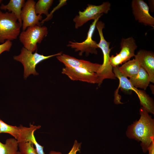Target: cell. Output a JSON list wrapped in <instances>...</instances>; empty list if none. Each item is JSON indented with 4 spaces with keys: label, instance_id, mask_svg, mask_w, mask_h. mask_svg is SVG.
I'll return each instance as SVG.
<instances>
[{
    "label": "cell",
    "instance_id": "cell-3",
    "mask_svg": "<svg viewBox=\"0 0 154 154\" xmlns=\"http://www.w3.org/2000/svg\"><path fill=\"white\" fill-rule=\"evenodd\" d=\"M62 52L57 54L45 56L40 54L37 52L34 53L23 47L20 54L13 57L14 60L20 62L24 67V77L27 78L30 75L32 74L37 75L38 73L36 70L37 65L41 62L54 56L60 55Z\"/></svg>",
    "mask_w": 154,
    "mask_h": 154
},
{
    "label": "cell",
    "instance_id": "cell-21",
    "mask_svg": "<svg viewBox=\"0 0 154 154\" xmlns=\"http://www.w3.org/2000/svg\"><path fill=\"white\" fill-rule=\"evenodd\" d=\"M31 142H22L18 143L19 151L21 154H37L36 149Z\"/></svg>",
    "mask_w": 154,
    "mask_h": 154
},
{
    "label": "cell",
    "instance_id": "cell-19",
    "mask_svg": "<svg viewBox=\"0 0 154 154\" xmlns=\"http://www.w3.org/2000/svg\"><path fill=\"white\" fill-rule=\"evenodd\" d=\"M18 143L15 138L6 139L5 144L0 141V154H21L18 151Z\"/></svg>",
    "mask_w": 154,
    "mask_h": 154
},
{
    "label": "cell",
    "instance_id": "cell-2",
    "mask_svg": "<svg viewBox=\"0 0 154 154\" xmlns=\"http://www.w3.org/2000/svg\"><path fill=\"white\" fill-rule=\"evenodd\" d=\"M105 25L104 23L102 21H98L96 25L100 37V41L98 44V46L99 48L102 50L103 55V64L97 72L99 78L98 86L102 84L105 79H116L113 72V67L110 61V52L112 49L109 48L110 42L106 41L103 34V29L105 27Z\"/></svg>",
    "mask_w": 154,
    "mask_h": 154
},
{
    "label": "cell",
    "instance_id": "cell-16",
    "mask_svg": "<svg viewBox=\"0 0 154 154\" xmlns=\"http://www.w3.org/2000/svg\"><path fill=\"white\" fill-rule=\"evenodd\" d=\"M134 87L145 90L150 82V78L147 72L140 66L137 74L129 79Z\"/></svg>",
    "mask_w": 154,
    "mask_h": 154
},
{
    "label": "cell",
    "instance_id": "cell-6",
    "mask_svg": "<svg viewBox=\"0 0 154 154\" xmlns=\"http://www.w3.org/2000/svg\"><path fill=\"white\" fill-rule=\"evenodd\" d=\"M48 33L45 26L35 25L29 27L19 35V40L24 47L33 52L37 49V43H40Z\"/></svg>",
    "mask_w": 154,
    "mask_h": 154
},
{
    "label": "cell",
    "instance_id": "cell-26",
    "mask_svg": "<svg viewBox=\"0 0 154 154\" xmlns=\"http://www.w3.org/2000/svg\"><path fill=\"white\" fill-rule=\"evenodd\" d=\"M49 154H62V153L60 152L51 151L50 152Z\"/></svg>",
    "mask_w": 154,
    "mask_h": 154
},
{
    "label": "cell",
    "instance_id": "cell-17",
    "mask_svg": "<svg viewBox=\"0 0 154 154\" xmlns=\"http://www.w3.org/2000/svg\"><path fill=\"white\" fill-rule=\"evenodd\" d=\"M25 2V0H10L7 5L1 4L0 9L5 11L7 10L8 12L14 13L17 18L18 22L22 26L21 13L22 9L24 6Z\"/></svg>",
    "mask_w": 154,
    "mask_h": 154
},
{
    "label": "cell",
    "instance_id": "cell-8",
    "mask_svg": "<svg viewBox=\"0 0 154 154\" xmlns=\"http://www.w3.org/2000/svg\"><path fill=\"white\" fill-rule=\"evenodd\" d=\"M40 127L30 124L29 127L22 125L17 127L8 125L0 119V132L1 133L9 134L17 140L18 143L22 142H33L34 132Z\"/></svg>",
    "mask_w": 154,
    "mask_h": 154
},
{
    "label": "cell",
    "instance_id": "cell-28",
    "mask_svg": "<svg viewBox=\"0 0 154 154\" xmlns=\"http://www.w3.org/2000/svg\"><path fill=\"white\" fill-rule=\"evenodd\" d=\"M0 133H1V132H0Z\"/></svg>",
    "mask_w": 154,
    "mask_h": 154
},
{
    "label": "cell",
    "instance_id": "cell-25",
    "mask_svg": "<svg viewBox=\"0 0 154 154\" xmlns=\"http://www.w3.org/2000/svg\"><path fill=\"white\" fill-rule=\"evenodd\" d=\"M148 154H154V141H153L148 149Z\"/></svg>",
    "mask_w": 154,
    "mask_h": 154
},
{
    "label": "cell",
    "instance_id": "cell-5",
    "mask_svg": "<svg viewBox=\"0 0 154 154\" xmlns=\"http://www.w3.org/2000/svg\"><path fill=\"white\" fill-rule=\"evenodd\" d=\"M119 66L113 67V70L116 78L119 80V88L122 90H129L135 92L140 100L141 105L149 113L154 114V102L153 99L143 90H139L134 87L127 77L123 75L119 71Z\"/></svg>",
    "mask_w": 154,
    "mask_h": 154
},
{
    "label": "cell",
    "instance_id": "cell-11",
    "mask_svg": "<svg viewBox=\"0 0 154 154\" xmlns=\"http://www.w3.org/2000/svg\"><path fill=\"white\" fill-rule=\"evenodd\" d=\"M36 2L34 0H28L22 9L21 19L23 31L29 27L40 25L39 21L42 20V15H37L35 10Z\"/></svg>",
    "mask_w": 154,
    "mask_h": 154
},
{
    "label": "cell",
    "instance_id": "cell-24",
    "mask_svg": "<svg viewBox=\"0 0 154 154\" xmlns=\"http://www.w3.org/2000/svg\"><path fill=\"white\" fill-rule=\"evenodd\" d=\"M81 143H79L75 140L71 150L67 154H77L80 150Z\"/></svg>",
    "mask_w": 154,
    "mask_h": 154
},
{
    "label": "cell",
    "instance_id": "cell-15",
    "mask_svg": "<svg viewBox=\"0 0 154 154\" xmlns=\"http://www.w3.org/2000/svg\"><path fill=\"white\" fill-rule=\"evenodd\" d=\"M140 66L147 72L150 82L154 83V54L152 51L141 49L134 56Z\"/></svg>",
    "mask_w": 154,
    "mask_h": 154
},
{
    "label": "cell",
    "instance_id": "cell-22",
    "mask_svg": "<svg viewBox=\"0 0 154 154\" xmlns=\"http://www.w3.org/2000/svg\"><path fill=\"white\" fill-rule=\"evenodd\" d=\"M59 3L58 5L54 8L50 12V14L47 16L44 19L42 20L40 22V24H42L45 21H48L51 19L52 17V14L56 10L59 9L60 7L66 5L67 3V0H60L59 1Z\"/></svg>",
    "mask_w": 154,
    "mask_h": 154
},
{
    "label": "cell",
    "instance_id": "cell-10",
    "mask_svg": "<svg viewBox=\"0 0 154 154\" xmlns=\"http://www.w3.org/2000/svg\"><path fill=\"white\" fill-rule=\"evenodd\" d=\"M100 18L94 20L90 25L87 37L84 41L79 42L70 41L67 46L74 49L75 52L80 51L78 52L80 56H82L84 52L86 56H89L90 53L97 54L98 51L96 49L99 48L98 43L92 39V37L96 27V23Z\"/></svg>",
    "mask_w": 154,
    "mask_h": 154
},
{
    "label": "cell",
    "instance_id": "cell-12",
    "mask_svg": "<svg viewBox=\"0 0 154 154\" xmlns=\"http://www.w3.org/2000/svg\"><path fill=\"white\" fill-rule=\"evenodd\" d=\"M61 73L67 76L71 80L80 81L92 84H98L99 78L96 73L82 68L65 66Z\"/></svg>",
    "mask_w": 154,
    "mask_h": 154
},
{
    "label": "cell",
    "instance_id": "cell-20",
    "mask_svg": "<svg viewBox=\"0 0 154 154\" xmlns=\"http://www.w3.org/2000/svg\"><path fill=\"white\" fill-rule=\"evenodd\" d=\"M53 0H39L35 5V10L37 15L44 14L46 17L49 15L48 11L52 6Z\"/></svg>",
    "mask_w": 154,
    "mask_h": 154
},
{
    "label": "cell",
    "instance_id": "cell-27",
    "mask_svg": "<svg viewBox=\"0 0 154 154\" xmlns=\"http://www.w3.org/2000/svg\"><path fill=\"white\" fill-rule=\"evenodd\" d=\"M2 1V0H0V4L1 3Z\"/></svg>",
    "mask_w": 154,
    "mask_h": 154
},
{
    "label": "cell",
    "instance_id": "cell-9",
    "mask_svg": "<svg viewBox=\"0 0 154 154\" xmlns=\"http://www.w3.org/2000/svg\"><path fill=\"white\" fill-rule=\"evenodd\" d=\"M120 45L121 50L119 53L110 57V62L113 67L119 66V64L130 60L135 55V52L137 46L133 37L122 38Z\"/></svg>",
    "mask_w": 154,
    "mask_h": 154
},
{
    "label": "cell",
    "instance_id": "cell-23",
    "mask_svg": "<svg viewBox=\"0 0 154 154\" xmlns=\"http://www.w3.org/2000/svg\"><path fill=\"white\" fill-rule=\"evenodd\" d=\"M12 46V42L9 40H7L0 44V55L5 51H9Z\"/></svg>",
    "mask_w": 154,
    "mask_h": 154
},
{
    "label": "cell",
    "instance_id": "cell-18",
    "mask_svg": "<svg viewBox=\"0 0 154 154\" xmlns=\"http://www.w3.org/2000/svg\"><path fill=\"white\" fill-rule=\"evenodd\" d=\"M140 67L138 61L133 59L125 62L121 66H119L118 68L123 75L130 78L137 74Z\"/></svg>",
    "mask_w": 154,
    "mask_h": 154
},
{
    "label": "cell",
    "instance_id": "cell-13",
    "mask_svg": "<svg viewBox=\"0 0 154 154\" xmlns=\"http://www.w3.org/2000/svg\"><path fill=\"white\" fill-rule=\"evenodd\" d=\"M131 7L135 20L154 28V18L150 14L149 8L146 3L143 0H133Z\"/></svg>",
    "mask_w": 154,
    "mask_h": 154
},
{
    "label": "cell",
    "instance_id": "cell-1",
    "mask_svg": "<svg viewBox=\"0 0 154 154\" xmlns=\"http://www.w3.org/2000/svg\"><path fill=\"white\" fill-rule=\"evenodd\" d=\"M139 119L128 126L125 133L129 138L141 142L140 146L145 153L154 141V119L142 106L139 110Z\"/></svg>",
    "mask_w": 154,
    "mask_h": 154
},
{
    "label": "cell",
    "instance_id": "cell-4",
    "mask_svg": "<svg viewBox=\"0 0 154 154\" xmlns=\"http://www.w3.org/2000/svg\"><path fill=\"white\" fill-rule=\"evenodd\" d=\"M17 21L14 13L0 10V43L15 39L19 35L22 26Z\"/></svg>",
    "mask_w": 154,
    "mask_h": 154
},
{
    "label": "cell",
    "instance_id": "cell-14",
    "mask_svg": "<svg viewBox=\"0 0 154 154\" xmlns=\"http://www.w3.org/2000/svg\"><path fill=\"white\" fill-rule=\"evenodd\" d=\"M56 58L59 61L63 63L65 66L83 68L96 73L101 66V64L78 59L64 54L57 56Z\"/></svg>",
    "mask_w": 154,
    "mask_h": 154
},
{
    "label": "cell",
    "instance_id": "cell-7",
    "mask_svg": "<svg viewBox=\"0 0 154 154\" xmlns=\"http://www.w3.org/2000/svg\"><path fill=\"white\" fill-rule=\"evenodd\" d=\"M111 4L108 1L104 2L100 5L88 4L83 11H79L78 15L73 19L75 27L77 29L91 20H94L100 17L103 13L107 14L110 10Z\"/></svg>",
    "mask_w": 154,
    "mask_h": 154
}]
</instances>
